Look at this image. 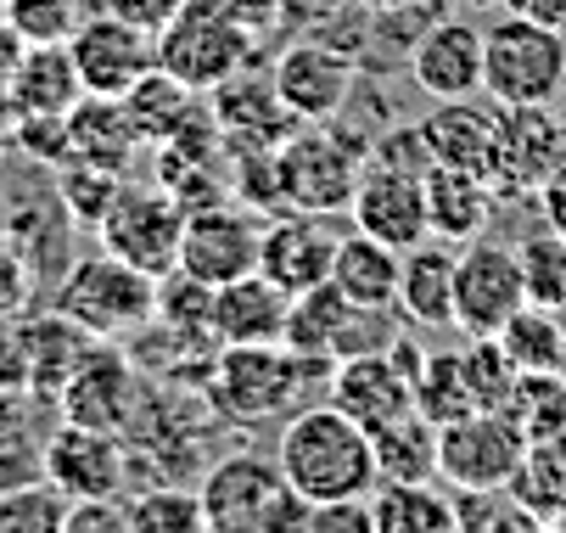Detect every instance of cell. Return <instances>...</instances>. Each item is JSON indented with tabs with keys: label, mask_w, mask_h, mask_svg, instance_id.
I'll return each mask as SVG.
<instances>
[{
	"label": "cell",
	"mask_w": 566,
	"mask_h": 533,
	"mask_svg": "<svg viewBox=\"0 0 566 533\" xmlns=\"http://www.w3.org/2000/svg\"><path fill=\"white\" fill-rule=\"evenodd\" d=\"M275 461L286 472V483L297 489L303 505H326V500H365L381 478H376V454H370V432L343 416L337 405H308L281 427Z\"/></svg>",
	"instance_id": "cell-1"
},
{
	"label": "cell",
	"mask_w": 566,
	"mask_h": 533,
	"mask_svg": "<svg viewBox=\"0 0 566 533\" xmlns=\"http://www.w3.org/2000/svg\"><path fill=\"white\" fill-rule=\"evenodd\" d=\"M427 146L421 135H392L381 146H370V158L354 180V197H348V219L354 231H370L381 237L387 248H416L427 231Z\"/></svg>",
	"instance_id": "cell-2"
},
{
	"label": "cell",
	"mask_w": 566,
	"mask_h": 533,
	"mask_svg": "<svg viewBox=\"0 0 566 533\" xmlns=\"http://www.w3.org/2000/svg\"><path fill=\"white\" fill-rule=\"evenodd\" d=\"M319 365L303 359L297 348L286 343H224L208 365V383H202V399L224 416V421H241V427H259V421H275L286 416L308 376Z\"/></svg>",
	"instance_id": "cell-3"
},
{
	"label": "cell",
	"mask_w": 566,
	"mask_h": 533,
	"mask_svg": "<svg viewBox=\"0 0 566 533\" xmlns=\"http://www.w3.org/2000/svg\"><path fill=\"white\" fill-rule=\"evenodd\" d=\"M208 533H281L303 527V500L270 454H224L197 483Z\"/></svg>",
	"instance_id": "cell-4"
},
{
	"label": "cell",
	"mask_w": 566,
	"mask_h": 533,
	"mask_svg": "<svg viewBox=\"0 0 566 533\" xmlns=\"http://www.w3.org/2000/svg\"><path fill=\"white\" fill-rule=\"evenodd\" d=\"M370 158V146L359 135H343L337 118L326 124H297L275 146V175H281V202L303 213H348L354 180Z\"/></svg>",
	"instance_id": "cell-5"
},
{
	"label": "cell",
	"mask_w": 566,
	"mask_h": 533,
	"mask_svg": "<svg viewBox=\"0 0 566 533\" xmlns=\"http://www.w3.org/2000/svg\"><path fill=\"white\" fill-rule=\"evenodd\" d=\"M56 310L73 315L85 332H96L102 343H124L135 332L151 326L157 315V275L124 264L118 253H91V259H78L62 286H56Z\"/></svg>",
	"instance_id": "cell-6"
},
{
	"label": "cell",
	"mask_w": 566,
	"mask_h": 533,
	"mask_svg": "<svg viewBox=\"0 0 566 533\" xmlns=\"http://www.w3.org/2000/svg\"><path fill=\"white\" fill-rule=\"evenodd\" d=\"M566 85V29L500 18L482 34V91L500 107H549Z\"/></svg>",
	"instance_id": "cell-7"
},
{
	"label": "cell",
	"mask_w": 566,
	"mask_h": 533,
	"mask_svg": "<svg viewBox=\"0 0 566 533\" xmlns=\"http://www.w3.org/2000/svg\"><path fill=\"white\" fill-rule=\"evenodd\" d=\"M253 45L259 40L241 23H230L213 0H186V7L157 29V67L208 96L219 80H230L235 67L253 62Z\"/></svg>",
	"instance_id": "cell-8"
},
{
	"label": "cell",
	"mask_w": 566,
	"mask_h": 533,
	"mask_svg": "<svg viewBox=\"0 0 566 533\" xmlns=\"http://www.w3.org/2000/svg\"><path fill=\"white\" fill-rule=\"evenodd\" d=\"M96 237L107 253H118L124 264L146 270L164 281L169 270H180V237H186V208L164 191V186H118L113 208L102 213Z\"/></svg>",
	"instance_id": "cell-9"
},
{
	"label": "cell",
	"mask_w": 566,
	"mask_h": 533,
	"mask_svg": "<svg viewBox=\"0 0 566 533\" xmlns=\"http://www.w3.org/2000/svg\"><path fill=\"white\" fill-rule=\"evenodd\" d=\"M527 443L511 410H465L438 427V478L449 489H505Z\"/></svg>",
	"instance_id": "cell-10"
},
{
	"label": "cell",
	"mask_w": 566,
	"mask_h": 533,
	"mask_svg": "<svg viewBox=\"0 0 566 533\" xmlns=\"http://www.w3.org/2000/svg\"><path fill=\"white\" fill-rule=\"evenodd\" d=\"M527 303L522 259L500 242H465L454 253V332L465 337H500V326Z\"/></svg>",
	"instance_id": "cell-11"
},
{
	"label": "cell",
	"mask_w": 566,
	"mask_h": 533,
	"mask_svg": "<svg viewBox=\"0 0 566 533\" xmlns=\"http://www.w3.org/2000/svg\"><path fill=\"white\" fill-rule=\"evenodd\" d=\"M259 242H264V219L253 208H241L235 197L208 202L197 213H186V237H180V270L224 286L235 275L259 270Z\"/></svg>",
	"instance_id": "cell-12"
},
{
	"label": "cell",
	"mask_w": 566,
	"mask_h": 533,
	"mask_svg": "<svg viewBox=\"0 0 566 533\" xmlns=\"http://www.w3.org/2000/svg\"><path fill=\"white\" fill-rule=\"evenodd\" d=\"M270 73H275V91H281V102L292 107L297 124H326V118H337V113L354 102V85H359V62H354L343 45L319 40V34L286 45Z\"/></svg>",
	"instance_id": "cell-13"
},
{
	"label": "cell",
	"mask_w": 566,
	"mask_h": 533,
	"mask_svg": "<svg viewBox=\"0 0 566 533\" xmlns=\"http://www.w3.org/2000/svg\"><path fill=\"white\" fill-rule=\"evenodd\" d=\"M67 56L91 96H129V85L157 67V34L113 12H96V18H78V29L67 34Z\"/></svg>",
	"instance_id": "cell-14"
},
{
	"label": "cell",
	"mask_w": 566,
	"mask_h": 533,
	"mask_svg": "<svg viewBox=\"0 0 566 533\" xmlns=\"http://www.w3.org/2000/svg\"><path fill=\"white\" fill-rule=\"evenodd\" d=\"M45 478H51L67 500H118L124 483H129L124 432L62 421V427L45 438Z\"/></svg>",
	"instance_id": "cell-15"
},
{
	"label": "cell",
	"mask_w": 566,
	"mask_h": 533,
	"mask_svg": "<svg viewBox=\"0 0 566 533\" xmlns=\"http://www.w3.org/2000/svg\"><path fill=\"white\" fill-rule=\"evenodd\" d=\"M560 164H566V129L549 118V107H500V140L489 169V186L500 197L538 191Z\"/></svg>",
	"instance_id": "cell-16"
},
{
	"label": "cell",
	"mask_w": 566,
	"mask_h": 533,
	"mask_svg": "<svg viewBox=\"0 0 566 533\" xmlns=\"http://www.w3.org/2000/svg\"><path fill=\"white\" fill-rule=\"evenodd\" d=\"M56 410H62V421H78V427L124 432V427L135 421V410H140V370H135V354H118L113 343H96V354L62 383Z\"/></svg>",
	"instance_id": "cell-17"
},
{
	"label": "cell",
	"mask_w": 566,
	"mask_h": 533,
	"mask_svg": "<svg viewBox=\"0 0 566 533\" xmlns=\"http://www.w3.org/2000/svg\"><path fill=\"white\" fill-rule=\"evenodd\" d=\"M332 259H337V231L326 224V213H303V208H281L275 219H264V242H259V275H270L281 292H308L319 281H332Z\"/></svg>",
	"instance_id": "cell-18"
},
{
	"label": "cell",
	"mask_w": 566,
	"mask_h": 533,
	"mask_svg": "<svg viewBox=\"0 0 566 533\" xmlns=\"http://www.w3.org/2000/svg\"><path fill=\"white\" fill-rule=\"evenodd\" d=\"M208 113H213L219 135L235 140V146H281L297 129L292 107L275 91V73L270 67H253V62L235 67L230 80H219L208 91Z\"/></svg>",
	"instance_id": "cell-19"
},
{
	"label": "cell",
	"mask_w": 566,
	"mask_h": 533,
	"mask_svg": "<svg viewBox=\"0 0 566 533\" xmlns=\"http://www.w3.org/2000/svg\"><path fill=\"white\" fill-rule=\"evenodd\" d=\"M332 405L343 416H354L365 432H376L392 416L416 410V383L392 359V348H359V354L332 365Z\"/></svg>",
	"instance_id": "cell-20"
},
{
	"label": "cell",
	"mask_w": 566,
	"mask_h": 533,
	"mask_svg": "<svg viewBox=\"0 0 566 533\" xmlns=\"http://www.w3.org/2000/svg\"><path fill=\"white\" fill-rule=\"evenodd\" d=\"M365 315H387V310H359V303H348L337 292V281H319V286L292 297L286 348H297L314 365H337V359L365 348Z\"/></svg>",
	"instance_id": "cell-21"
},
{
	"label": "cell",
	"mask_w": 566,
	"mask_h": 533,
	"mask_svg": "<svg viewBox=\"0 0 566 533\" xmlns=\"http://www.w3.org/2000/svg\"><path fill=\"white\" fill-rule=\"evenodd\" d=\"M410 80L432 96V102H454V96H476L482 91V29L460 23V18H438L416 34L410 45Z\"/></svg>",
	"instance_id": "cell-22"
},
{
	"label": "cell",
	"mask_w": 566,
	"mask_h": 533,
	"mask_svg": "<svg viewBox=\"0 0 566 533\" xmlns=\"http://www.w3.org/2000/svg\"><path fill=\"white\" fill-rule=\"evenodd\" d=\"M454 253L460 248L443 237H421L416 248H403L392 315H403L421 332H449L454 326Z\"/></svg>",
	"instance_id": "cell-23"
},
{
	"label": "cell",
	"mask_w": 566,
	"mask_h": 533,
	"mask_svg": "<svg viewBox=\"0 0 566 533\" xmlns=\"http://www.w3.org/2000/svg\"><path fill=\"white\" fill-rule=\"evenodd\" d=\"M292 292H281L270 275H235L213 286V337L224 343H286Z\"/></svg>",
	"instance_id": "cell-24"
},
{
	"label": "cell",
	"mask_w": 566,
	"mask_h": 533,
	"mask_svg": "<svg viewBox=\"0 0 566 533\" xmlns=\"http://www.w3.org/2000/svg\"><path fill=\"white\" fill-rule=\"evenodd\" d=\"M416 135H421L432 164H454V169L489 175L494 169V140H500V113L476 107L471 96H454V102H438L416 124Z\"/></svg>",
	"instance_id": "cell-25"
},
{
	"label": "cell",
	"mask_w": 566,
	"mask_h": 533,
	"mask_svg": "<svg viewBox=\"0 0 566 533\" xmlns=\"http://www.w3.org/2000/svg\"><path fill=\"white\" fill-rule=\"evenodd\" d=\"M500 191L489 186V175L476 169H454V164H427V231L465 248L482 237V224L494 219Z\"/></svg>",
	"instance_id": "cell-26"
},
{
	"label": "cell",
	"mask_w": 566,
	"mask_h": 533,
	"mask_svg": "<svg viewBox=\"0 0 566 533\" xmlns=\"http://www.w3.org/2000/svg\"><path fill=\"white\" fill-rule=\"evenodd\" d=\"M67 135H73V158H91V164H107V169H129V158L146 146L124 96H78L67 107Z\"/></svg>",
	"instance_id": "cell-27"
},
{
	"label": "cell",
	"mask_w": 566,
	"mask_h": 533,
	"mask_svg": "<svg viewBox=\"0 0 566 533\" xmlns=\"http://www.w3.org/2000/svg\"><path fill=\"white\" fill-rule=\"evenodd\" d=\"M398 264H403L398 248H387L370 231H348V237H337L332 281H337V292L348 303H359V310H392V297H398Z\"/></svg>",
	"instance_id": "cell-28"
},
{
	"label": "cell",
	"mask_w": 566,
	"mask_h": 533,
	"mask_svg": "<svg viewBox=\"0 0 566 533\" xmlns=\"http://www.w3.org/2000/svg\"><path fill=\"white\" fill-rule=\"evenodd\" d=\"M96 332H85L73 315L62 310H45V315H29V359H34V399H56L62 383L96 354Z\"/></svg>",
	"instance_id": "cell-29"
},
{
	"label": "cell",
	"mask_w": 566,
	"mask_h": 533,
	"mask_svg": "<svg viewBox=\"0 0 566 533\" xmlns=\"http://www.w3.org/2000/svg\"><path fill=\"white\" fill-rule=\"evenodd\" d=\"M7 96L18 102V113H67L85 85H78V67L67 56V45H23Z\"/></svg>",
	"instance_id": "cell-30"
},
{
	"label": "cell",
	"mask_w": 566,
	"mask_h": 533,
	"mask_svg": "<svg viewBox=\"0 0 566 533\" xmlns=\"http://www.w3.org/2000/svg\"><path fill=\"white\" fill-rule=\"evenodd\" d=\"M370 533H460L454 494H443L432 478L376 483L370 489Z\"/></svg>",
	"instance_id": "cell-31"
},
{
	"label": "cell",
	"mask_w": 566,
	"mask_h": 533,
	"mask_svg": "<svg viewBox=\"0 0 566 533\" xmlns=\"http://www.w3.org/2000/svg\"><path fill=\"white\" fill-rule=\"evenodd\" d=\"M370 454H376V478L381 483H421L438 478V427L421 410H403L387 427L370 432Z\"/></svg>",
	"instance_id": "cell-32"
},
{
	"label": "cell",
	"mask_w": 566,
	"mask_h": 533,
	"mask_svg": "<svg viewBox=\"0 0 566 533\" xmlns=\"http://www.w3.org/2000/svg\"><path fill=\"white\" fill-rule=\"evenodd\" d=\"M500 348L522 376H566V310H544V303H522V310L500 326Z\"/></svg>",
	"instance_id": "cell-33"
},
{
	"label": "cell",
	"mask_w": 566,
	"mask_h": 533,
	"mask_svg": "<svg viewBox=\"0 0 566 533\" xmlns=\"http://www.w3.org/2000/svg\"><path fill=\"white\" fill-rule=\"evenodd\" d=\"M197 102H202V91L180 85L175 73H164V67H151L146 80H135L129 96H124V107H129V118H135V129H140L146 146H164L197 113Z\"/></svg>",
	"instance_id": "cell-34"
},
{
	"label": "cell",
	"mask_w": 566,
	"mask_h": 533,
	"mask_svg": "<svg viewBox=\"0 0 566 533\" xmlns=\"http://www.w3.org/2000/svg\"><path fill=\"white\" fill-rule=\"evenodd\" d=\"M124 527L129 533H202V500L197 489H180V483H151L135 500H124Z\"/></svg>",
	"instance_id": "cell-35"
},
{
	"label": "cell",
	"mask_w": 566,
	"mask_h": 533,
	"mask_svg": "<svg viewBox=\"0 0 566 533\" xmlns=\"http://www.w3.org/2000/svg\"><path fill=\"white\" fill-rule=\"evenodd\" d=\"M460 370H465V394L476 410H505L516 383H522V370L511 365L500 337H471V348L460 354Z\"/></svg>",
	"instance_id": "cell-36"
},
{
	"label": "cell",
	"mask_w": 566,
	"mask_h": 533,
	"mask_svg": "<svg viewBox=\"0 0 566 533\" xmlns=\"http://www.w3.org/2000/svg\"><path fill=\"white\" fill-rule=\"evenodd\" d=\"M416 410H421L432 427H443V421L476 410L471 394H465L460 354H421V365H416Z\"/></svg>",
	"instance_id": "cell-37"
},
{
	"label": "cell",
	"mask_w": 566,
	"mask_h": 533,
	"mask_svg": "<svg viewBox=\"0 0 566 533\" xmlns=\"http://www.w3.org/2000/svg\"><path fill=\"white\" fill-rule=\"evenodd\" d=\"M62 516H67V494L51 478L0 489V533H62Z\"/></svg>",
	"instance_id": "cell-38"
},
{
	"label": "cell",
	"mask_w": 566,
	"mask_h": 533,
	"mask_svg": "<svg viewBox=\"0 0 566 533\" xmlns=\"http://www.w3.org/2000/svg\"><path fill=\"white\" fill-rule=\"evenodd\" d=\"M85 18V0H0V23L23 45H67Z\"/></svg>",
	"instance_id": "cell-39"
},
{
	"label": "cell",
	"mask_w": 566,
	"mask_h": 533,
	"mask_svg": "<svg viewBox=\"0 0 566 533\" xmlns=\"http://www.w3.org/2000/svg\"><path fill=\"white\" fill-rule=\"evenodd\" d=\"M124 175L107 169V164H91V158H67L56 169V191H62V208L78 219V224H102V213L113 208Z\"/></svg>",
	"instance_id": "cell-40"
},
{
	"label": "cell",
	"mask_w": 566,
	"mask_h": 533,
	"mask_svg": "<svg viewBox=\"0 0 566 533\" xmlns=\"http://www.w3.org/2000/svg\"><path fill=\"white\" fill-rule=\"evenodd\" d=\"M522 259V286L527 303H544V310H566V237L560 231H538L516 248Z\"/></svg>",
	"instance_id": "cell-41"
},
{
	"label": "cell",
	"mask_w": 566,
	"mask_h": 533,
	"mask_svg": "<svg viewBox=\"0 0 566 533\" xmlns=\"http://www.w3.org/2000/svg\"><path fill=\"white\" fill-rule=\"evenodd\" d=\"M505 410L516 416V427H522L533 443H544L549 432L566 427V383H560V376H522Z\"/></svg>",
	"instance_id": "cell-42"
},
{
	"label": "cell",
	"mask_w": 566,
	"mask_h": 533,
	"mask_svg": "<svg viewBox=\"0 0 566 533\" xmlns=\"http://www.w3.org/2000/svg\"><path fill=\"white\" fill-rule=\"evenodd\" d=\"M29 394L34 399V359H29V315L0 310V399Z\"/></svg>",
	"instance_id": "cell-43"
},
{
	"label": "cell",
	"mask_w": 566,
	"mask_h": 533,
	"mask_svg": "<svg viewBox=\"0 0 566 533\" xmlns=\"http://www.w3.org/2000/svg\"><path fill=\"white\" fill-rule=\"evenodd\" d=\"M18 151L45 169H62L73 158V135H67V113H23L18 118Z\"/></svg>",
	"instance_id": "cell-44"
},
{
	"label": "cell",
	"mask_w": 566,
	"mask_h": 533,
	"mask_svg": "<svg viewBox=\"0 0 566 533\" xmlns=\"http://www.w3.org/2000/svg\"><path fill=\"white\" fill-rule=\"evenodd\" d=\"M62 533H129L124 527V500H67Z\"/></svg>",
	"instance_id": "cell-45"
},
{
	"label": "cell",
	"mask_w": 566,
	"mask_h": 533,
	"mask_svg": "<svg viewBox=\"0 0 566 533\" xmlns=\"http://www.w3.org/2000/svg\"><path fill=\"white\" fill-rule=\"evenodd\" d=\"M348 7H359V0H281V29L286 34H314V29L337 23Z\"/></svg>",
	"instance_id": "cell-46"
},
{
	"label": "cell",
	"mask_w": 566,
	"mask_h": 533,
	"mask_svg": "<svg viewBox=\"0 0 566 533\" xmlns=\"http://www.w3.org/2000/svg\"><path fill=\"white\" fill-rule=\"evenodd\" d=\"M213 7H219L230 23L248 29L253 40H264V34L281 29V0H213Z\"/></svg>",
	"instance_id": "cell-47"
},
{
	"label": "cell",
	"mask_w": 566,
	"mask_h": 533,
	"mask_svg": "<svg viewBox=\"0 0 566 533\" xmlns=\"http://www.w3.org/2000/svg\"><path fill=\"white\" fill-rule=\"evenodd\" d=\"M180 7H186V0H102V12H113V18H124V23L146 29V34H157V29H164Z\"/></svg>",
	"instance_id": "cell-48"
},
{
	"label": "cell",
	"mask_w": 566,
	"mask_h": 533,
	"mask_svg": "<svg viewBox=\"0 0 566 533\" xmlns=\"http://www.w3.org/2000/svg\"><path fill=\"white\" fill-rule=\"evenodd\" d=\"M29 303V259L0 237V310H23Z\"/></svg>",
	"instance_id": "cell-49"
},
{
	"label": "cell",
	"mask_w": 566,
	"mask_h": 533,
	"mask_svg": "<svg viewBox=\"0 0 566 533\" xmlns=\"http://www.w3.org/2000/svg\"><path fill=\"white\" fill-rule=\"evenodd\" d=\"M511 18H527V23H549V29H566V0H500Z\"/></svg>",
	"instance_id": "cell-50"
},
{
	"label": "cell",
	"mask_w": 566,
	"mask_h": 533,
	"mask_svg": "<svg viewBox=\"0 0 566 533\" xmlns=\"http://www.w3.org/2000/svg\"><path fill=\"white\" fill-rule=\"evenodd\" d=\"M538 197H544V213H549V231H560V237H566V164L538 186Z\"/></svg>",
	"instance_id": "cell-51"
},
{
	"label": "cell",
	"mask_w": 566,
	"mask_h": 533,
	"mask_svg": "<svg viewBox=\"0 0 566 533\" xmlns=\"http://www.w3.org/2000/svg\"><path fill=\"white\" fill-rule=\"evenodd\" d=\"M18 102L7 96V85H0V158H7V151H18Z\"/></svg>",
	"instance_id": "cell-52"
},
{
	"label": "cell",
	"mask_w": 566,
	"mask_h": 533,
	"mask_svg": "<svg viewBox=\"0 0 566 533\" xmlns=\"http://www.w3.org/2000/svg\"><path fill=\"white\" fill-rule=\"evenodd\" d=\"M18 56H23V40L7 29V23H0V85H7L12 80V67H18Z\"/></svg>",
	"instance_id": "cell-53"
},
{
	"label": "cell",
	"mask_w": 566,
	"mask_h": 533,
	"mask_svg": "<svg viewBox=\"0 0 566 533\" xmlns=\"http://www.w3.org/2000/svg\"><path fill=\"white\" fill-rule=\"evenodd\" d=\"M365 12H392V7H403V0H359Z\"/></svg>",
	"instance_id": "cell-54"
},
{
	"label": "cell",
	"mask_w": 566,
	"mask_h": 533,
	"mask_svg": "<svg viewBox=\"0 0 566 533\" xmlns=\"http://www.w3.org/2000/svg\"><path fill=\"white\" fill-rule=\"evenodd\" d=\"M549 527H560V533H566V500H560V511H555V522H549Z\"/></svg>",
	"instance_id": "cell-55"
},
{
	"label": "cell",
	"mask_w": 566,
	"mask_h": 533,
	"mask_svg": "<svg viewBox=\"0 0 566 533\" xmlns=\"http://www.w3.org/2000/svg\"><path fill=\"white\" fill-rule=\"evenodd\" d=\"M465 7H500V0H465Z\"/></svg>",
	"instance_id": "cell-56"
}]
</instances>
